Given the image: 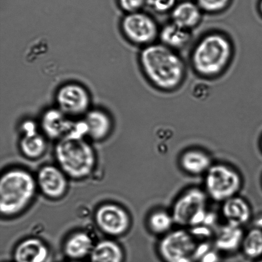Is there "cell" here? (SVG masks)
<instances>
[{
	"label": "cell",
	"instance_id": "cell-1",
	"mask_svg": "<svg viewBox=\"0 0 262 262\" xmlns=\"http://www.w3.org/2000/svg\"><path fill=\"white\" fill-rule=\"evenodd\" d=\"M140 63L149 79L160 88H174L183 78L184 66L181 58L164 45L146 46L141 51Z\"/></svg>",
	"mask_w": 262,
	"mask_h": 262
},
{
	"label": "cell",
	"instance_id": "cell-2",
	"mask_svg": "<svg viewBox=\"0 0 262 262\" xmlns=\"http://www.w3.org/2000/svg\"><path fill=\"white\" fill-rule=\"evenodd\" d=\"M55 154L61 170L73 178L89 176L96 163L93 148L83 137L78 136L61 138L56 146Z\"/></svg>",
	"mask_w": 262,
	"mask_h": 262
},
{
	"label": "cell",
	"instance_id": "cell-3",
	"mask_svg": "<svg viewBox=\"0 0 262 262\" xmlns=\"http://www.w3.org/2000/svg\"><path fill=\"white\" fill-rule=\"evenodd\" d=\"M36 189L35 179L28 172H7L0 180V211L5 216H12L24 210L32 201Z\"/></svg>",
	"mask_w": 262,
	"mask_h": 262
},
{
	"label": "cell",
	"instance_id": "cell-4",
	"mask_svg": "<svg viewBox=\"0 0 262 262\" xmlns=\"http://www.w3.org/2000/svg\"><path fill=\"white\" fill-rule=\"evenodd\" d=\"M231 52L229 41L224 36L208 35L195 48L192 56L194 68L204 75H214L227 66Z\"/></svg>",
	"mask_w": 262,
	"mask_h": 262
},
{
	"label": "cell",
	"instance_id": "cell-5",
	"mask_svg": "<svg viewBox=\"0 0 262 262\" xmlns=\"http://www.w3.org/2000/svg\"><path fill=\"white\" fill-rule=\"evenodd\" d=\"M207 203V195L201 189L188 190L174 203L171 214L174 222L191 227L204 225L208 214Z\"/></svg>",
	"mask_w": 262,
	"mask_h": 262
},
{
	"label": "cell",
	"instance_id": "cell-6",
	"mask_svg": "<svg viewBox=\"0 0 262 262\" xmlns=\"http://www.w3.org/2000/svg\"><path fill=\"white\" fill-rule=\"evenodd\" d=\"M205 186L208 194L215 201H225L235 196L242 186L239 174L223 164L212 166L206 173Z\"/></svg>",
	"mask_w": 262,
	"mask_h": 262
},
{
	"label": "cell",
	"instance_id": "cell-7",
	"mask_svg": "<svg viewBox=\"0 0 262 262\" xmlns=\"http://www.w3.org/2000/svg\"><path fill=\"white\" fill-rule=\"evenodd\" d=\"M198 244L191 233L184 230L166 233L159 244V251L166 262H195Z\"/></svg>",
	"mask_w": 262,
	"mask_h": 262
},
{
	"label": "cell",
	"instance_id": "cell-8",
	"mask_svg": "<svg viewBox=\"0 0 262 262\" xmlns=\"http://www.w3.org/2000/svg\"><path fill=\"white\" fill-rule=\"evenodd\" d=\"M56 107L69 117H79L89 111L91 95L81 85L68 83L56 92Z\"/></svg>",
	"mask_w": 262,
	"mask_h": 262
},
{
	"label": "cell",
	"instance_id": "cell-9",
	"mask_svg": "<svg viewBox=\"0 0 262 262\" xmlns=\"http://www.w3.org/2000/svg\"><path fill=\"white\" fill-rule=\"evenodd\" d=\"M121 28L125 37L136 45H148L158 34V28L154 21L141 13L127 14L122 21Z\"/></svg>",
	"mask_w": 262,
	"mask_h": 262
},
{
	"label": "cell",
	"instance_id": "cell-10",
	"mask_svg": "<svg viewBox=\"0 0 262 262\" xmlns=\"http://www.w3.org/2000/svg\"><path fill=\"white\" fill-rule=\"evenodd\" d=\"M97 226L102 232L110 235L123 234L130 225L129 215L122 207L114 204L102 205L96 214Z\"/></svg>",
	"mask_w": 262,
	"mask_h": 262
},
{
	"label": "cell",
	"instance_id": "cell-11",
	"mask_svg": "<svg viewBox=\"0 0 262 262\" xmlns=\"http://www.w3.org/2000/svg\"><path fill=\"white\" fill-rule=\"evenodd\" d=\"M76 122L64 114L57 107L46 110L41 118V127L48 137L62 138L70 135L75 128Z\"/></svg>",
	"mask_w": 262,
	"mask_h": 262
},
{
	"label": "cell",
	"instance_id": "cell-12",
	"mask_svg": "<svg viewBox=\"0 0 262 262\" xmlns=\"http://www.w3.org/2000/svg\"><path fill=\"white\" fill-rule=\"evenodd\" d=\"M37 184L43 193L51 198L62 196L68 187L63 171L51 166L43 167L38 172Z\"/></svg>",
	"mask_w": 262,
	"mask_h": 262
},
{
	"label": "cell",
	"instance_id": "cell-13",
	"mask_svg": "<svg viewBox=\"0 0 262 262\" xmlns=\"http://www.w3.org/2000/svg\"><path fill=\"white\" fill-rule=\"evenodd\" d=\"M23 135L20 141V148L28 158L40 157L46 150L45 138L38 133L34 123L27 122L23 125Z\"/></svg>",
	"mask_w": 262,
	"mask_h": 262
},
{
	"label": "cell",
	"instance_id": "cell-14",
	"mask_svg": "<svg viewBox=\"0 0 262 262\" xmlns=\"http://www.w3.org/2000/svg\"><path fill=\"white\" fill-rule=\"evenodd\" d=\"M83 122L86 128V135L92 139H103L111 132L112 118L101 109L90 110L84 115Z\"/></svg>",
	"mask_w": 262,
	"mask_h": 262
},
{
	"label": "cell",
	"instance_id": "cell-15",
	"mask_svg": "<svg viewBox=\"0 0 262 262\" xmlns=\"http://www.w3.org/2000/svg\"><path fill=\"white\" fill-rule=\"evenodd\" d=\"M49 250L45 243L37 238H28L23 240L15 248V262H46Z\"/></svg>",
	"mask_w": 262,
	"mask_h": 262
},
{
	"label": "cell",
	"instance_id": "cell-16",
	"mask_svg": "<svg viewBox=\"0 0 262 262\" xmlns=\"http://www.w3.org/2000/svg\"><path fill=\"white\" fill-rule=\"evenodd\" d=\"M222 213L228 224L239 227L246 224L251 217L250 205L245 199L237 196L224 201Z\"/></svg>",
	"mask_w": 262,
	"mask_h": 262
},
{
	"label": "cell",
	"instance_id": "cell-17",
	"mask_svg": "<svg viewBox=\"0 0 262 262\" xmlns=\"http://www.w3.org/2000/svg\"><path fill=\"white\" fill-rule=\"evenodd\" d=\"M244 233L241 227L227 224L221 227L215 236V246L218 250L232 252L242 245Z\"/></svg>",
	"mask_w": 262,
	"mask_h": 262
},
{
	"label": "cell",
	"instance_id": "cell-18",
	"mask_svg": "<svg viewBox=\"0 0 262 262\" xmlns=\"http://www.w3.org/2000/svg\"><path fill=\"white\" fill-rule=\"evenodd\" d=\"M93 248L91 237L85 233L79 232L71 236L67 241L64 251L69 258L76 260L91 255Z\"/></svg>",
	"mask_w": 262,
	"mask_h": 262
},
{
	"label": "cell",
	"instance_id": "cell-19",
	"mask_svg": "<svg viewBox=\"0 0 262 262\" xmlns=\"http://www.w3.org/2000/svg\"><path fill=\"white\" fill-rule=\"evenodd\" d=\"M91 262H123L124 253L121 248L112 240H102L94 246Z\"/></svg>",
	"mask_w": 262,
	"mask_h": 262
},
{
	"label": "cell",
	"instance_id": "cell-20",
	"mask_svg": "<svg viewBox=\"0 0 262 262\" xmlns=\"http://www.w3.org/2000/svg\"><path fill=\"white\" fill-rule=\"evenodd\" d=\"M181 162L184 170L193 175L207 173L212 166L209 156L198 150L187 151L182 155Z\"/></svg>",
	"mask_w": 262,
	"mask_h": 262
},
{
	"label": "cell",
	"instance_id": "cell-21",
	"mask_svg": "<svg viewBox=\"0 0 262 262\" xmlns=\"http://www.w3.org/2000/svg\"><path fill=\"white\" fill-rule=\"evenodd\" d=\"M173 23L184 29L194 27L199 23L200 14L194 5L185 3L179 5L173 12Z\"/></svg>",
	"mask_w": 262,
	"mask_h": 262
},
{
	"label": "cell",
	"instance_id": "cell-22",
	"mask_svg": "<svg viewBox=\"0 0 262 262\" xmlns=\"http://www.w3.org/2000/svg\"><path fill=\"white\" fill-rule=\"evenodd\" d=\"M160 38L164 45L167 47L179 48L183 47L189 42L190 35L188 30L173 23L165 26L162 29Z\"/></svg>",
	"mask_w": 262,
	"mask_h": 262
},
{
	"label": "cell",
	"instance_id": "cell-23",
	"mask_svg": "<svg viewBox=\"0 0 262 262\" xmlns=\"http://www.w3.org/2000/svg\"><path fill=\"white\" fill-rule=\"evenodd\" d=\"M242 247L244 252L250 258L262 255V230L254 228L244 237Z\"/></svg>",
	"mask_w": 262,
	"mask_h": 262
},
{
	"label": "cell",
	"instance_id": "cell-24",
	"mask_svg": "<svg viewBox=\"0 0 262 262\" xmlns=\"http://www.w3.org/2000/svg\"><path fill=\"white\" fill-rule=\"evenodd\" d=\"M174 223L172 215L161 210L153 213L148 220L149 227L157 234L168 233Z\"/></svg>",
	"mask_w": 262,
	"mask_h": 262
},
{
	"label": "cell",
	"instance_id": "cell-25",
	"mask_svg": "<svg viewBox=\"0 0 262 262\" xmlns=\"http://www.w3.org/2000/svg\"><path fill=\"white\" fill-rule=\"evenodd\" d=\"M200 5L204 9L210 11L222 9L228 0H199Z\"/></svg>",
	"mask_w": 262,
	"mask_h": 262
},
{
	"label": "cell",
	"instance_id": "cell-26",
	"mask_svg": "<svg viewBox=\"0 0 262 262\" xmlns=\"http://www.w3.org/2000/svg\"><path fill=\"white\" fill-rule=\"evenodd\" d=\"M120 6L125 11L130 13L136 12L143 5V0H119Z\"/></svg>",
	"mask_w": 262,
	"mask_h": 262
},
{
	"label": "cell",
	"instance_id": "cell-27",
	"mask_svg": "<svg viewBox=\"0 0 262 262\" xmlns=\"http://www.w3.org/2000/svg\"><path fill=\"white\" fill-rule=\"evenodd\" d=\"M174 0H155L154 6L159 11H164L173 6Z\"/></svg>",
	"mask_w": 262,
	"mask_h": 262
},
{
	"label": "cell",
	"instance_id": "cell-28",
	"mask_svg": "<svg viewBox=\"0 0 262 262\" xmlns=\"http://www.w3.org/2000/svg\"><path fill=\"white\" fill-rule=\"evenodd\" d=\"M255 226L256 228H258V229L262 230V215L261 216L259 217L258 219L256 220Z\"/></svg>",
	"mask_w": 262,
	"mask_h": 262
},
{
	"label": "cell",
	"instance_id": "cell-29",
	"mask_svg": "<svg viewBox=\"0 0 262 262\" xmlns=\"http://www.w3.org/2000/svg\"><path fill=\"white\" fill-rule=\"evenodd\" d=\"M68 262H81V261L74 260V261H68Z\"/></svg>",
	"mask_w": 262,
	"mask_h": 262
},
{
	"label": "cell",
	"instance_id": "cell-30",
	"mask_svg": "<svg viewBox=\"0 0 262 262\" xmlns=\"http://www.w3.org/2000/svg\"><path fill=\"white\" fill-rule=\"evenodd\" d=\"M261 12H262V2H261Z\"/></svg>",
	"mask_w": 262,
	"mask_h": 262
},
{
	"label": "cell",
	"instance_id": "cell-31",
	"mask_svg": "<svg viewBox=\"0 0 262 262\" xmlns=\"http://www.w3.org/2000/svg\"><path fill=\"white\" fill-rule=\"evenodd\" d=\"M258 262H262V260H261L260 261H259Z\"/></svg>",
	"mask_w": 262,
	"mask_h": 262
},
{
	"label": "cell",
	"instance_id": "cell-32",
	"mask_svg": "<svg viewBox=\"0 0 262 262\" xmlns=\"http://www.w3.org/2000/svg\"><path fill=\"white\" fill-rule=\"evenodd\" d=\"M261 149H262V141H261Z\"/></svg>",
	"mask_w": 262,
	"mask_h": 262
}]
</instances>
